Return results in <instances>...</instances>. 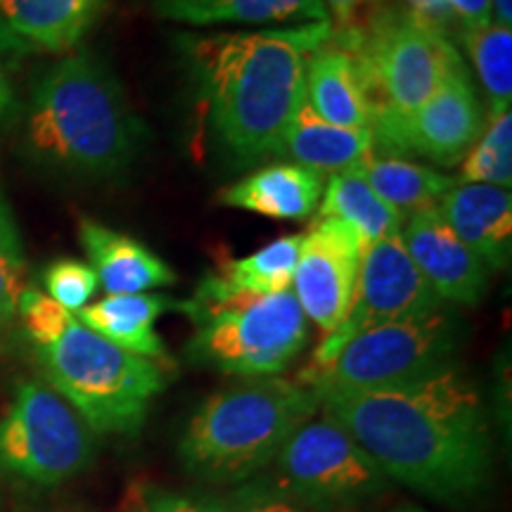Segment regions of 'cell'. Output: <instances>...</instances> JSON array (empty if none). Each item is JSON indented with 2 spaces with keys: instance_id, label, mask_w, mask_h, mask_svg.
Returning a JSON list of instances; mask_svg holds the SVG:
<instances>
[{
  "instance_id": "cell-16",
  "label": "cell",
  "mask_w": 512,
  "mask_h": 512,
  "mask_svg": "<svg viewBox=\"0 0 512 512\" xmlns=\"http://www.w3.org/2000/svg\"><path fill=\"white\" fill-rule=\"evenodd\" d=\"M439 211L453 233L484 261L489 271H503L510 264V190L486 183H456L444 195Z\"/></svg>"
},
{
  "instance_id": "cell-18",
  "label": "cell",
  "mask_w": 512,
  "mask_h": 512,
  "mask_svg": "<svg viewBox=\"0 0 512 512\" xmlns=\"http://www.w3.org/2000/svg\"><path fill=\"white\" fill-rule=\"evenodd\" d=\"M323 174L299 164H271L219 192L223 207L245 209L275 221H302L316 214Z\"/></svg>"
},
{
  "instance_id": "cell-8",
  "label": "cell",
  "mask_w": 512,
  "mask_h": 512,
  "mask_svg": "<svg viewBox=\"0 0 512 512\" xmlns=\"http://www.w3.org/2000/svg\"><path fill=\"white\" fill-rule=\"evenodd\" d=\"M460 320L444 304L437 309L358 332L323 366H306L297 380L323 392H361L420 380L453 363Z\"/></svg>"
},
{
  "instance_id": "cell-36",
  "label": "cell",
  "mask_w": 512,
  "mask_h": 512,
  "mask_svg": "<svg viewBox=\"0 0 512 512\" xmlns=\"http://www.w3.org/2000/svg\"><path fill=\"white\" fill-rule=\"evenodd\" d=\"M0 249H3L5 254H10L12 259L22 261V254H19V242H17L15 228H12V223H10V219H8V214H5L3 204H0Z\"/></svg>"
},
{
  "instance_id": "cell-23",
  "label": "cell",
  "mask_w": 512,
  "mask_h": 512,
  "mask_svg": "<svg viewBox=\"0 0 512 512\" xmlns=\"http://www.w3.org/2000/svg\"><path fill=\"white\" fill-rule=\"evenodd\" d=\"M318 219H335L349 226L366 249L377 240L401 233L406 214L380 200L361 171L347 169L332 174L323 185Z\"/></svg>"
},
{
  "instance_id": "cell-9",
  "label": "cell",
  "mask_w": 512,
  "mask_h": 512,
  "mask_svg": "<svg viewBox=\"0 0 512 512\" xmlns=\"http://www.w3.org/2000/svg\"><path fill=\"white\" fill-rule=\"evenodd\" d=\"M91 432L53 387L19 384L0 418V470L36 484H60L91 460Z\"/></svg>"
},
{
  "instance_id": "cell-11",
  "label": "cell",
  "mask_w": 512,
  "mask_h": 512,
  "mask_svg": "<svg viewBox=\"0 0 512 512\" xmlns=\"http://www.w3.org/2000/svg\"><path fill=\"white\" fill-rule=\"evenodd\" d=\"M444 302L432 292L403 247L401 233L389 235L363 249L354 299L347 318L335 332L320 339L309 366H323L358 332L392 320L418 316Z\"/></svg>"
},
{
  "instance_id": "cell-12",
  "label": "cell",
  "mask_w": 512,
  "mask_h": 512,
  "mask_svg": "<svg viewBox=\"0 0 512 512\" xmlns=\"http://www.w3.org/2000/svg\"><path fill=\"white\" fill-rule=\"evenodd\" d=\"M484 124V107L463 67L413 112L373 121L370 133L375 150L389 152V157L418 155L437 166H456L475 145Z\"/></svg>"
},
{
  "instance_id": "cell-33",
  "label": "cell",
  "mask_w": 512,
  "mask_h": 512,
  "mask_svg": "<svg viewBox=\"0 0 512 512\" xmlns=\"http://www.w3.org/2000/svg\"><path fill=\"white\" fill-rule=\"evenodd\" d=\"M235 512H304L302 508H297L292 501L278 496V494H268V491L261 489H247L242 491L240 503Z\"/></svg>"
},
{
  "instance_id": "cell-31",
  "label": "cell",
  "mask_w": 512,
  "mask_h": 512,
  "mask_svg": "<svg viewBox=\"0 0 512 512\" xmlns=\"http://www.w3.org/2000/svg\"><path fill=\"white\" fill-rule=\"evenodd\" d=\"M22 290L24 287L22 280H19V261L0 254V328L17 316V304Z\"/></svg>"
},
{
  "instance_id": "cell-4",
  "label": "cell",
  "mask_w": 512,
  "mask_h": 512,
  "mask_svg": "<svg viewBox=\"0 0 512 512\" xmlns=\"http://www.w3.org/2000/svg\"><path fill=\"white\" fill-rule=\"evenodd\" d=\"M318 408V394L299 380L249 377L197 408L178 453L190 475L204 482H245L278 458L285 441Z\"/></svg>"
},
{
  "instance_id": "cell-22",
  "label": "cell",
  "mask_w": 512,
  "mask_h": 512,
  "mask_svg": "<svg viewBox=\"0 0 512 512\" xmlns=\"http://www.w3.org/2000/svg\"><path fill=\"white\" fill-rule=\"evenodd\" d=\"M157 17L188 27L304 24L330 19L323 0H147Z\"/></svg>"
},
{
  "instance_id": "cell-38",
  "label": "cell",
  "mask_w": 512,
  "mask_h": 512,
  "mask_svg": "<svg viewBox=\"0 0 512 512\" xmlns=\"http://www.w3.org/2000/svg\"><path fill=\"white\" fill-rule=\"evenodd\" d=\"M0 53H8V48H5V41H3V36H0Z\"/></svg>"
},
{
  "instance_id": "cell-13",
  "label": "cell",
  "mask_w": 512,
  "mask_h": 512,
  "mask_svg": "<svg viewBox=\"0 0 512 512\" xmlns=\"http://www.w3.org/2000/svg\"><path fill=\"white\" fill-rule=\"evenodd\" d=\"M361 254L363 245L354 230L335 219H316L309 233H302L292 292L306 320H313L323 337L347 318Z\"/></svg>"
},
{
  "instance_id": "cell-28",
  "label": "cell",
  "mask_w": 512,
  "mask_h": 512,
  "mask_svg": "<svg viewBox=\"0 0 512 512\" xmlns=\"http://www.w3.org/2000/svg\"><path fill=\"white\" fill-rule=\"evenodd\" d=\"M48 297L64 306L69 313H79L83 306L91 304L98 290V275L88 264L76 259H57L43 273Z\"/></svg>"
},
{
  "instance_id": "cell-37",
  "label": "cell",
  "mask_w": 512,
  "mask_h": 512,
  "mask_svg": "<svg viewBox=\"0 0 512 512\" xmlns=\"http://www.w3.org/2000/svg\"><path fill=\"white\" fill-rule=\"evenodd\" d=\"M491 19L501 27L512 24V0H491Z\"/></svg>"
},
{
  "instance_id": "cell-26",
  "label": "cell",
  "mask_w": 512,
  "mask_h": 512,
  "mask_svg": "<svg viewBox=\"0 0 512 512\" xmlns=\"http://www.w3.org/2000/svg\"><path fill=\"white\" fill-rule=\"evenodd\" d=\"M460 41L482 81L489 114L510 110L512 102V29L489 22L460 31Z\"/></svg>"
},
{
  "instance_id": "cell-29",
  "label": "cell",
  "mask_w": 512,
  "mask_h": 512,
  "mask_svg": "<svg viewBox=\"0 0 512 512\" xmlns=\"http://www.w3.org/2000/svg\"><path fill=\"white\" fill-rule=\"evenodd\" d=\"M17 313L19 318H22L24 330H27V335L36 347H48V344H53L76 318L74 313H69L64 306L57 304L55 299L34 290V287L22 290V294H19Z\"/></svg>"
},
{
  "instance_id": "cell-5",
  "label": "cell",
  "mask_w": 512,
  "mask_h": 512,
  "mask_svg": "<svg viewBox=\"0 0 512 512\" xmlns=\"http://www.w3.org/2000/svg\"><path fill=\"white\" fill-rule=\"evenodd\" d=\"M178 311L195 325L192 361L242 380L285 373L309 342V320L292 290L238 292L209 273Z\"/></svg>"
},
{
  "instance_id": "cell-34",
  "label": "cell",
  "mask_w": 512,
  "mask_h": 512,
  "mask_svg": "<svg viewBox=\"0 0 512 512\" xmlns=\"http://www.w3.org/2000/svg\"><path fill=\"white\" fill-rule=\"evenodd\" d=\"M15 112H17L15 91H12V83L8 79V72H5L3 60H0V124L12 119V114H15Z\"/></svg>"
},
{
  "instance_id": "cell-25",
  "label": "cell",
  "mask_w": 512,
  "mask_h": 512,
  "mask_svg": "<svg viewBox=\"0 0 512 512\" xmlns=\"http://www.w3.org/2000/svg\"><path fill=\"white\" fill-rule=\"evenodd\" d=\"M299 247H302V233L285 235L259 252L226 261L219 266L216 275L238 292L275 294L290 290L299 261Z\"/></svg>"
},
{
  "instance_id": "cell-19",
  "label": "cell",
  "mask_w": 512,
  "mask_h": 512,
  "mask_svg": "<svg viewBox=\"0 0 512 512\" xmlns=\"http://www.w3.org/2000/svg\"><path fill=\"white\" fill-rule=\"evenodd\" d=\"M306 102L320 119L347 128H368L370 105L356 57L335 34L306 62Z\"/></svg>"
},
{
  "instance_id": "cell-21",
  "label": "cell",
  "mask_w": 512,
  "mask_h": 512,
  "mask_svg": "<svg viewBox=\"0 0 512 512\" xmlns=\"http://www.w3.org/2000/svg\"><path fill=\"white\" fill-rule=\"evenodd\" d=\"M283 155H290L299 166L318 171L358 169L375 157L373 133L368 128H347L320 119L309 102H302L290 121L283 140Z\"/></svg>"
},
{
  "instance_id": "cell-15",
  "label": "cell",
  "mask_w": 512,
  "mask_h": 512,
  "mask_svg": "<svg viewBox=\"0 0 512 512\" xmlns=\"http://www.w3.org/2000/svg\"><path fill=\"white\" fill-rule=\"evenodd\" d=\"M107 0H0L8 53H67L91 31Z\"/></svg>"
},
{
  "instance_id": "cell-30",
  "label": "cell",
  "mask_w": 512,
  "mask_h": 512,
  "mask_svg": "<svg viewBox=\"0 0 512 512\" xmlns=\"http://www.w3.org/2000/svg\"><path fill=\"white\" fill-rule=\"evenodd\" d=\"M406 8L439 29L460 31L484 27L491 19V0H403Z\"/></svg>"
},
{
  "instance_id": "cell-35",
  "label": "cell",
  "mask_w": 512,
  "mask_h": 512,
  "mask_svg": "<svg viewBox=\"0 0 512 512\" xmlns=\"http://www.w3.org/2000/svg\"><path fill=\"white\" fill-rule=\"evenodd\" d=\"M323 3L335 22H347V19L356 17L358 12L366 8L370 0H323Z\"/></svg>"
},
{
  "instance_id": "cell-14",
  "label": "cell",
  "mask_w": 512,
  "mask_h": 512,
  "mask_svg": "<svg viewBox=\"0 0 512 512\" xmlns=\"http://www.w3.org/2000/svg\"><path fill=\"white\" fill-rule=\"evenodd\" d=\"M401 240L441 302L472 306L484 297L489 268L453 233L439 207L408 214L401 226Z\"/></svg>"
},
{
  "instance_id": "cell-32",
  "label": "cell",
  "mask_w": 512,
  "mask_h": 512,
  "mask_svg": "<svg viewBox=\"0 0 512 512\" xmlns=\"http://www.w3.org/2000/svg\"><path fill=\"white\" fill-rule=\"evenodd\" d=\"M150 512H233V508L211 496L164 494L155 498Z\"/></svg>"
},
{
  "instance_id": "cell-3",
  "label": "cell",
  "mask_w": 512,
  "mask_h": 512,
  "mask_svg": "<svg viewBox=\"0 0 512 512\" xmlns=\"http://www.w3.org/2000/svg\"><path fill=\"white\" fill-rule=\"evenodd\" d=\"M27 140L43 164L81 178L124 174L143 140L117 76L98 57L76 53L36 81Z\"/></svg>"
},
{
  "instance_id": "cell-7",
  "label": "cell",
  "mask_w": 512,
  "mask_h": 512,
  "mask_svg": "<svg viewBox=\"0 0 512 512\" xmlns=\"http://www.w3.org/2000/svg\"><path fill=\"white\" fill-rule=\"evenodd\" d=\"M38 361L50 387L100 434L133 437L166 384L157 361L107 342L76 318L53 344L38 347Z\"/></svg>"
},
{
  "instance_id": "cell-10",
  "label": "cell",
  "mask_w": 512,
  "mask_h": 512,
  "mask_svg": "<svg viewBox=\"0 0 512 512\" xmlns=\"http://www.w3.org/2000/svg\"><path fill=\"white\" fill-rule=\"evenodd\" d=\"M285 496L316 510H337L380 494L387 477L375 460L330 418L309 420L285 441L278 458Z\"/></svg>"
},
{
  "instance_id": "cell-6",
  "label": "cell",
  "mask_w": 512,
  "mask_h": 512,
  "mask_svg": "<svg viewBox=\"0 0 512 512\" xmlns=\"http://www.w3.org/2000/svg\"><path fill=\"white\" fill-rule=\"evenodd\" d=\"M332 34L356 57L370 124L413 112L465 67L446 31L413 15L406 5L361 12L347 27L332 24Z\"/></svg>"
},
{
  "instance_id": "cell-20",
  "label": "cell",
  "mask_w": 512,
  "mask_h": 512,
  "mask_svg": "<svg viewBox=\"0 0 512 512\" xmlns=\"http://www.w3.org/2000/svg\"><path fill=\"white\" fill-rule=\"evenodd\" d=\"M166 309H178V304L162 294H107L100 302L83 306L76 320L107 342L159 363L169 354L157 335L155 320Z\"/></svg>"
},
{
  "instance_id": "cell-24",
  "label": "cell",
  "mask_w": 512,
  "mask_h": 512,
  "mask_svg": "<svg viewBox=\"0 0 512 512\" xmlns=\"http://www.w3.org/2000/svg\"><path fill=\"white\" fill-rule=\"evenodd\" d=\"M358 171L375 195L401 214L437 207V202L444 200L446 192L456 185V178L401 157H370L366 164L358 166Z\"/></svg>"
},
{
  "instance_id": "cell-2",
  "label": "cell",
  "mask_w": 512,
  "mask_h": 512,
  "mask_svg": "<svg viewBox=\"0 0 512 512\" xmlns=\"http://www.w3.org/2000/svg\"><path fill=\"white\" fill-rule=\"evenodd\" d=\"M332 22L238 34H183L204 119L240 166L283 155L285 131L306 100V62L328 41Z\"/></svg>"
},
{
  "instance_id": "cell-17",
  "label": "cell",
  "mask_w": 512,
  "mask_h": 512,
  "mask_svg": "<svg viewBox=\"0 0 512 512\" xmlns=\"http://www.w3.org/2000/svg\"><path fill=\"white\" fill-rule=\"evenodd\" d=\"M79 238L98 285L107 294H145L176 283V273L143 242L93 219H81Z\"/></svg>"
},
{
  "instance_id": "cell-27",
  "label": "cell",
  "mask_w": 512,
  "mask_h": 512,
  "mask_svg": "<svg viewBox=\"0 0 512 512\" xmlns=\"http://www.w3.org/2000/svg\"><path fill=\"white\" fill-rule=\"evenodd\" d=\"M460 181L510 190L512 185V110L489 114L475 145L460 159Z\"/></svg>"
},
{
  "instance_id": "cell-1",
  "label": "cell",
  "mask_w": 512,
  "mask_h": 512,
  "mask_svg": "<svg viewBox=\"0 0 512 512\" xmlns=\"http://www.w3.org/2000/svg\"><path fill=\"white\" fill-rule=\"evenodd\" d=\"M320 411L356 441L387 479L453 501L491 477V434L475 382L453 363L361 392L318 394Z\"/></svg>"
}]
</instances>
